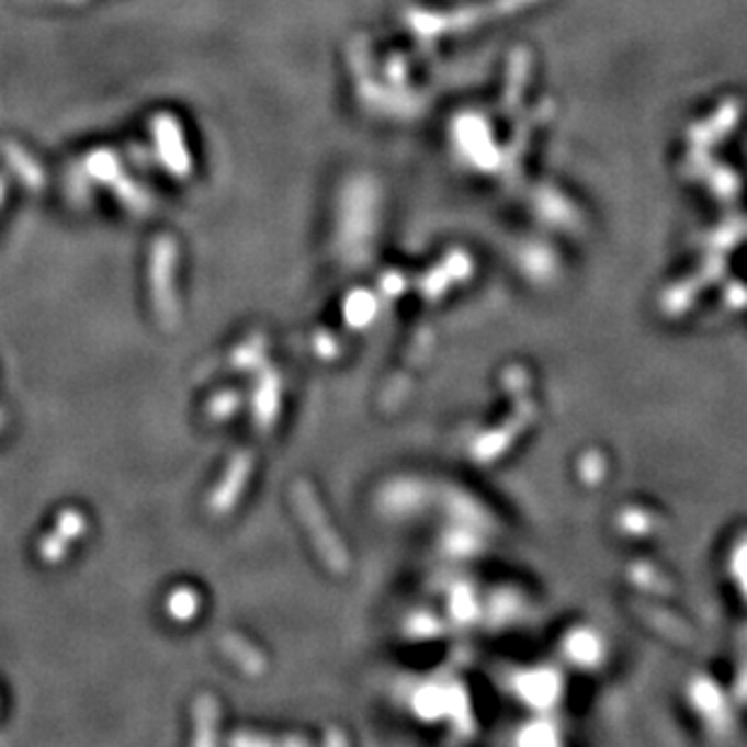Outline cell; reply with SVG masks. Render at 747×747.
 Instances as JSON below:
<instances>
[{"label": "cell", "mask_w": 747, "mask_h": 747, "mask_svg": "<svg viewBox=\"0 0 747 747\" xmlns=\"http://www.w3.org/2000/svg\"><path fill=\"white\" fill-rule=\"evenodd\" d=\"M252 453H247V450H242V453H237L233 457V462L228 465V469H225L223 474V479L218 482L216 489H213L211 498H208V508H211V513L213 516H223V513H228L230 508L240 501V494L245 489V484L249 479V472H252Z\"/></svg>", "instance_id": "1"}, {"label": "cell", "mask_w": 747, "mask_h": 747, "mask_svg": "<svg viewBox=\"0 0 747 747\" xmlns=\"http://www.w3.org/2000/svg\"><path fill=\"white\" fill-rule=\"evenodd\" d=\"M218 718L220 709L213 697H199L194 704V723H196V745H213L218 740Z\"/></svg>", "instance_id": "2"}, {"label": "cell", "mask_w": 747, "mask_h": 747, "mask_svg": "<svg viewBox=\"0 0 747 747\" xmlns=\"http://www.w3.org/2000/svg\"><path fill=\"white\" fill-rule=\"evenodd\" d=\"M220 646H223V654L228 656L242 672H252L254 675V672H259V668L264 666L262 656H259L257 650L249 646L245 638H240V636L228 634L220 642Z\"/></svg>", "instance_id": "3"}, {"label": "cell", "mask_w": 747, "mask_h": 747, "mask_svg": "<svg viewBox=\"0 0 747 747\" xmlns=\"http://www.w3.org/2000/svg\"><path fill=\"white\" fill-rule=\"evenodd\" d=\"M168 614L174 622H192L199 612V596L192 588H177L168 598Z\"/></svg>", "instance_id": "4"}, {"label": "cell", "mask_w": 747, "mask_h": 747, "mask_svg": "<svg viewBox=\"0 0 747 747\" xmlns=\"http://www.w3.org/2000/svg\"><path fill=\"white\" fill-rule=\"evenodd\" d=\"M82 530H86V518H82V513H78V511L61 513V518H58V523H56V532L66 542L78 540L82 535Z\"/></svg>", "instance_id": "5"}, {"label": "cell", "mask_w": 747, "mask_h": 747, "mask_svg": "<svg viewBox=\"0 0 747 747\" xmlns=\"http://www.w3.org/2000/svg\"><path fill=\"white\" fill-rule=\"evenodd\" d=\"M237 407H240V397H237L235 393H220V395L211 399L208 417H213L216 421H223V419H228Z\"/></svg>", "instance_id": "6"}, {"label": "cell", "mask_w": 747, "mask_h": 747, "mask_svg": "<svg viewBox=\"0 0 747 747\" xmlns=\"http://www.w3.org/2000/svg\"><path fill=\"white\" fill-rule=\"evenodd\" d=\"M0 426H3V414H0Z\"/></svg>", "instance_id": "7"}]
</instances>
